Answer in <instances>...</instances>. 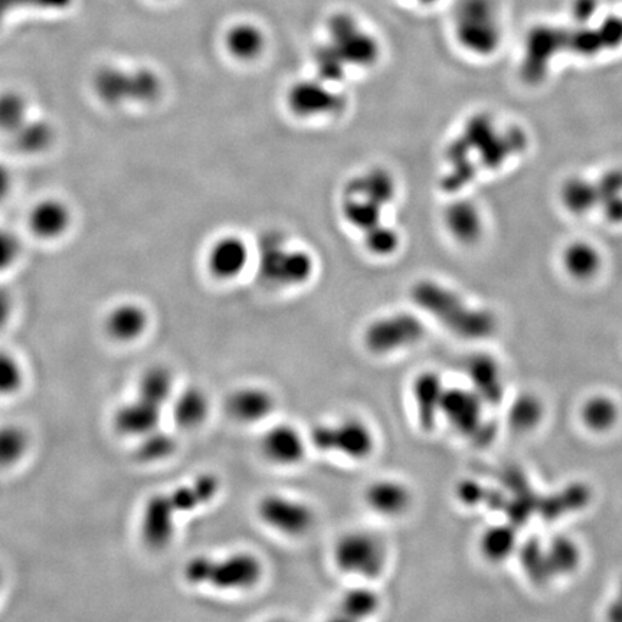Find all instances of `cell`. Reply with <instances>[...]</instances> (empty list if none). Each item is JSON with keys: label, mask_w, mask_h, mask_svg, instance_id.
<instances>
[{"label": "cell", "mask_w": 622, "mask_h": 622, "mask_svg": "<svg viewBox=\"0 0 622 622\" xmlns=\"http://www.w3.org/2000/svg\"><path fill=\"white\" fill-rule=\"evenodd\" d=\"M103 326L108 339L120 345H129L146 335L150 327V314L136 301H121L107 311Z\"/></svg>", "instance_id": "22"}, {"label": "cell", "mask_w": 622, "mask_h": 622, "mask_svg": "<svg viewBox=\"0 0 622 622\" xmlns=\"http://www.w3.org/2000/svg\"><path fill=\"white\" fill-rule=\"evenodd\" d=\"M444 225L448 234L458 244L473 245L484 232V219L481 211L467 199H458L444 211Z\"/></svg>", "instance_id": "26"}, {"label": "cell", "mask_w": 622, "mask_h": 622, "mask_svg": "<svg viewBox=\"0 0 622 622\" xmlns=\"http://www.w3.org/2000/svg\"><path fill=\"white\" fill-rule=\"evenodd\" d=\"M333 565L343 575L359 582H375L389 566V548L378 533L349 530L337 538L332 549Z\"/></svg>", "instance_id": "11"}, {"label": "cell", "mask_w": 622, "mask_h": 622, "mask_svg": "<svg viewBox=\"0 0 622 622\" xmlns=\"http://www.w3.org/2000/svg\"><path fill=\"white\" fill-rule=\"evenodd\" d=\"M411 300L419 311L435 320L450 335L466 342H483L497 330L496 314L474 306L455 288L425 278L411 288Z\"/></svg>", "instance_id": "5"}, {"label": "cell", "mask_w": 622, "mask_h": 622, "mask_svg": "<svg viewBox=\"0 0 622 622\" xmlns=\"http://www.w3.org/2000/svg\"><path fill=\"white\" fill-rule=\"evenodd\" d=\"M224 44L234 60L252 62L264 54L267 48V35L264 29L254 22H238L229 26Z\"/></svg>", "instance_id": "28"}, {"label": "cell", "mask_w": 622, "mask_h": 622, "mask_svg": "<svg viewBox=\"0 0 622 622\" xmlns=\"http://www.w3.org/2000/svg\"><path fill=\"white\" fill-rule=\"evenodd\" d=\"M307 434L311 450L353 463L369 460L378 447L375 430L365 419L353 415L319 422Z\"/></svg>", "instance_id": "10"}, {"label": "cell", "mask_w": 622, "mask_h": 622, "mask_svg": "<svg viewBox=\"0 0 622 622\" xmlns=\"http://www.w3.org/2000/svg\"><path fill=\"white\" fill-rule=\"evenodd\" d=\"M162 418V407L136 395L116 409L113 427L120 435L139 440L157 430L162 424Z\"/></svg>", "instance_id": "23"}, {"label": "cell", "mask_w": 622, "mask_h": 622, "mask_svg": "<svg viewBox=\"0 0 622 622\" xmlns=\"http://www.w3.org/2000/svg\"><path fill=\"white\" fill-rule=\"evenodd\" d=\"M265 576L260 556L250 551L228 555H196L183 566V578L193 587L219 592H248L258 587Z\"/></svg>", "instance_id": "6"}, {"label": "cell", "mask_w": 622, "mask_h": 622, "mask_svg": "<svg viewBox=\"0 0 622 622\" xmlns=\"http://www.w3.org/2000/svg\"><path fill=\"white\" fill-rule=\"evenodd\" d=\"M339 87L319 77L297 81L288 90L287 106L303 120L337 116L346 108V96Z\"/></svg>", "instance_id": "15"}, {"label": "cell", "mask_w": 622, "mask_h": 622, "mask_svg": "<svg viewBox=\"0 0 622 622\" xmlns=\"http://www.w3.org/2000/svg\"><path fill=\"white\" fill-rule=\"evenodd\" d=\"M178 392L175 373L165 365H153L140 375L137 382V396L159 405L169 407L173 396Z\"/></svg>", "instance_id": "30"}, {"label": "cell", "mask_w": 622, "mask_h": 622, "mask_svg": "<svg viewBox=\"0 0 622 622\" xmlns=\"http://www.w3.org/2000/svg\"><path fill=\"white\" fill-rule=\"evenodd\" d=\"M545 409L538 396L525 394L517 396L507 412V421L513 430L529 432L535 430L542 422Z\"/></svg>", "instance_id": "36"}, {"label": "cell", "mask_w": 622, "mask_h": 622, "mask_svg": "<svg viewBox=\"0 0 622 622\" xmlns=\"http://www.w3.org/2000/svg\"><path fill=\"white\" fill-rule=\"evenodd\" d=\"M31 448V437L18 424L0 425V468L15 467L21 463Z\"/></svg>", "instance_id": "34"}, {"label": "cell", "mask_w": 622, "mask_h": 622, "mask_svg": "<svg viewBox=\"0 0 622 622\" xmlns=\"http://www.w3.org/2000/svg\"><path fill=\"white\" fill-rule=\"evenodd\" d=\"M566 263L574 276L588 277L597 270V254L589 247H575L568 252Z\"/></svg>", "instance_id": "41"}, {"label": "cell", "mask_w": 622, "mask_h": 622, "mask_svg": "<svg viewBox=\"0 0 622 622\" xmlns=\"http://www.w3.org/2000/svg\"><path fill=\"white\" fill-rule=\"evenodd\" d=\"M173 422L182 431H195L208 421L211 399L199 386H186L173 396L170 402Z\"/></svg>", "instance_id": "25"}, {"label": "cell", "mask_w": 622, "mask_h": 622, "mask_svg": "<svg viewBox=\"0 0 622 622\" xmlns=\"http://www.w3.org/2000/svg\"><path fill=\"white\" fill-rule=\"evenodd\" d=\"M398 196L395 176L385 168H371L353 176L343 189L340 212L376 257L395 254L401 244L398 229L386 219Z\"/></svg>", "instance_id": "2"}, {"label": "cell", "mask_w": 622, "mask_h": 622, "mask_svg": "<svg viewBox=\"0 0 622 622\" xmlns=\"http://www.w3.org/2000/svg\"><path fill=\"white\" fill-rule=\"evenodd\" d=\"M401 2L407 3V5L415 6V8L430 9L437 6L438 3L443 2V0H401Z\"/></svg>", "instance_id": "45"}, {"label": "cell", "mask_w": 622, "mask_h": 622, "mask_svg": "<svg viewBox=\"0 0 622 622\" xmlns=\"http://www.w3.org/2000/svg\"><path fill=\"white\" fill-rule=\"evenodd\" d=\"M523 146L525 136L516 127L502 126L489 113L473 114L445 147L441 188L463 192L484 173L506 165Z\"/></svg>", "instance_id": "1"}, {"label": "cell", "mask_w": 622, "mask_h": 622, "mask_svg": "<svg viewBox=\"0 0 622 622\" xmlns=\"http://www.w3.org/2000/svg\"><path fill=\"white\" fill-rule=\"evenodd\" d=\"M25 383V369L21 360L6 350H0V396L18 394Z\"/></svg>", "instance_id": "37"}, {"label": "cell", "mask_w": 622, "mask_h": 622, "mask_svg": "<svg viewBox=\"0 0 622 622\" xmlns=\"http://www.w3.org/2000/svg\"><path fill=\"white\" fill-rule=\"evenodd\" d=\"M381 608V592L372 587V582H359L342 592L335 611L339 620L365 621L375 617Z\"/></svg>", "instance_id": "27"}, {"label": "cell", "mask_w": 622, "mask_h": 622, "mask_svg": "<svg viewBox=\"0 0 622 622\" xmlns=\"http://www.w3.org/2000/svg\"><path fill=\"white\" fill-rule=\"evenodd\" d=\"M486 408L470 386H450L445 392L441 422L461 438L471 441H484L489 437V422Z\"/></svg>", "instance_id": "14"}, {"label": "cell", "mask_w": 622, "mask_h": 622, "mask_svg": "<svg viewBox=\"0 0 622 622\" xmlns=\"http://www.w3.org/2000/svg\"><path fill=\"white\" fill-rule=\"evenodd\" d=\"M448 385L437 371L425 369L414 376L409 386L415 419L422 431L431 432L441 422V409Z\"/></svg>", "instance_id": "17"}, {"label": "cell", "mask_w": 622, "mask_h": 622, "mask_svg": "<svg viewBox=\"0 0 622 622\" xmlns=\"http://www.w3.org/2000/svg\"><path fill=\"white\" fill-rule=\"evenodd\" d=\"M258 277L265 286L291 290L306 286L316 270L313 255L283 234L264 235L257 250Z\"/></svg>", "instance_id": "9"}, {"label": "cell", "mask_w": 622, "mask_h": 622, "mask_svg": "<svg viewBox=\"0 0 622 622\" xmlns=\"http://www.w3.org/2000/svg\"><path fill=\"white\" fill-rule=\"evenodd\" d=\"M621 418L620 407L608 395H592L579 408V419L588 431L608 434L617 427Z\"/></svg>", "instance_id": "31"}, {"label": "cell", "mask_w": 622, "mask_h": 622, "mask_svg": "<svg viewBox=\"0 0 622 622\" xmlns=\"http://www.w3.org/2000/svg\"><path fill=\"white\" fill-rule=\"evenodd\" d=\"M74 0H0V26L9 15L22 9L29 11L61 12L67 11Z\"/></svg>", "instance_id": "38"}, {"label": "cell", "mask_w": 622, "mask_h": 622, "mask_svg": "<svg viewBox=\"0 0 622 622\" xmlns=\"http://www.w3.org/2000/svg\"><path fill=\"white\" fill-rule=\"evenodd\" d=\"M479 551L487 562L507 561L513 553L519 551L516 530L502 523L486 527L480 535Z\"/></svg>", "instance_id": "32"}, {"label": "cell", "mask_w": 622, "mask_h": 622, "mask_svg": "<svg viewBox=\"0 0 622 622\" xmlns=\"http://www.w3.org/2000/svg\"><path fill=\"white\" fill-rule=\"evenodd\" d=\"M72 209L60 198H45L32 206L28 227L42 241H57L71 229Z\"/></svg>", "instance_id": "24"}, {"label": "cell", "mask_w": 622, "mask_h": 622, "mask_svg": "<svg viewBox=\"0 0 622 622\" xmlns=\"http://www.w3.org/2000/svg\"><path fill=\"white\" fill-rule=\"evenodd\" d=\"M13 188V175L12 170L5 162L0 160V202L5 201L8 198L9 193Z\"/></svg>", "instance_id": "44"}, {"label": "cell", "mask_w": 622, "mask_h": 622, "mask_svg": "<svg viewBox=\"0 0 622 622\" xmlns=\"http://www.w3.org/2000/svg\"><path fill=\"white\" fill-rule=\"evenodd\" d=\"M414 493L402 480L382 477L373 480L363 491V502L382 519H402L414 506Z\"/></svg>", "instance_id": "19"}, {"label": "cell", "mask_w": 622, "mask_h": 622, "mask_svg": "<svg viewBox=\"0 0 622 622\" xmlns=\"http://www.w3.org/2000/svg\"><path fill=\"white\" fill-rule=\"evenodd\" d=\"M468 385L483 399L487 407L499 405L504 398V376L502 365L493 355L476 352L464 363Z\"/></svg>", "instance_id": "21"}, {"label": "cell", "mask_w": 622, "mask_h": 622, "mask_svg": "<svg viewBox=\"0 0 622 622\" xmlns=\"http://www.w3.org/2000/svg\"><path fill=\"white\" fill-rule=\"evenodd\" d=\"M455 494H457V499L464 506H479L486 499L484 487H481L479 483L473 480L461 481L457 486V493Z\"/></svg>", "instance_id": "42"}, {"label": "cell", "mask_w": 622, "mask_h": 622, "mask_svg": "<svg viewBox=\"0 0 622 622\" xmlns=\"http://www.w3.org/2000/svg\"><path fill=\"white\" fill-rule=\"evenodd\" d=\"M22 254V244L12 229L0 225V273L11 270Z\"/></svg>", "instance_id": "40"}, {"label": "cell", "mask_w": 622, "mask_h": 622, "mask_svg": "<svg viewBox=\"0 0 622 622\" xmlns=\"http://www.w3.org/2000/svg\"><path fill=\"white\" fill-rule=\"evenodd\" d=\"M427 336V324L415 311H392L366 324L363 347L373 356L388 358L414 349Z\"/></svg>", "instance_id": "12"}, {"label": "cell", "mask_w": 622, "mask_h": 622, "mask_svg": "<svg viewBox=\"0 0 622 622\" xmlns=\"http://www.w3.org/2000/svg\"><path fill=\"white\" fill-rule=\"evenodd\" d=\"M578 549L572 540L558 539L552 543L551 548L546 551L549 566L553 571L571 572L578 565Z\"/></svg>", "instance_id": "39"}, {"label": "cell", "mask_w": 622, "mask_h": 622, "mask_svg": "<svg viewBox=\"0 0 622 622\" xmlns=\"http://www.w3.org/2000/svg\"><path fill=\"white\" fill-rule=\"evenodd\" d=\"M450 28L458 48L476 58L491 57L503 41L499 0H455Z\"/></svg>", "instance_id": "7"}, {"label": "cell", "mask_w": 622, "mask_h": 622, "mask_svg": "<svg viewBox=\"0 0 622 622\" xmlns=\"http://www.w3.org/2000/svg\"><path fill=\"white\" fill-rule=\"evenodd\" d=\"M225 412L237 424L251 427L264 424L277 409V396L261 385H241L225 399Z\"/></svg>", "instance_id": "18"}, {"label": "cell", "mask_w": 622, "mask_h": 622, "mask_svg": "<svg viewBox=\"0 0 622 622\" xmlns=\"http://www.w3.org/2000/svg\"><path fill=\"white\" fill-rule=\"evenodd\" d=\"M222 483L216 474H199L175 489L152 494L140 515V539L150 551L168 548L178 532L180 517L191 515L214 503Z\"/></svg>", "instance_id": "4"}, {"label": "cell", "mask_w": 622, "mask_h": 622, "mask_svg": "<svg viewBox=\"0 0 622 622\" xmlns=\"http://www.w3.org/2000/svg\"><path fill=\"white\" fill-rule=\"evenodd\" d=\"M91 88L106 107L147 106L162 97L163 80L153 68L104 65L94 72Z\"/></svg>", "instance_id": "8"}, {"label": "cell", "mask_w": 622, "mask_h": 622, "mask_svg": "<svg viewBox=\"0 0 622 622\" xmlns=\"http://www.w3.org/2000/svg\"><path fill=\"white\" fill-rule=\"evenodd\" d=\"M32 116L31 103L24 93L15 90L0 93V132L11 136Z\"/></svg>", "instance_id": "33"}, {"label": "cell", "mask_w": 622, "mask_h": 622, "mask_svg": "<svg viewBox=\"0 0 622 622\" xmlns=\"http://www.w3.org/2000/svg\"><path fill=\"white\" fill-rule=\"evenodd\" d=\"M13 314V297L11 291L0 286V330L5 329L11 322Z\"/></svg>", "instance_id": "43"}, {"label": "cell", "mask_w": 622, "mask_h": 622, "mask_svg": "<svg viewBox=\"0 0 622 622\" xmlns=\"http://www.w3.org/2000/svg\"><path fill=\"white\" fill-rule=\"evenodd\" d=\"M13 147L24 155H41L54 146L57 129L54 124L42 117L32 116L24 126L11 134Z\"/></svg>", "instance_id": "29"}, {"label": "cell", "mask_w": 622, "mask_h": 622, "mask_svg": "<svg viewBox=\"0 0 622 622\" xmlns=\"http://www.w3.org/2000/svg\"><path fill=\"white\" fill-rule=\"evenodd\" d=\"M255 513L265 527L287 539L306 538L317 522L316 512L309 503L283 493L264 494Z\"/></svg>", "instance_id": "13"}, {"label": "cell", "mask_w": 622, "mask_h": 622, "mask_svg": "<svg viewBox=\"0 0 622 622\" xmlns=\"http://www.w3.org/2000/svg\"><path fill=\"white\" fill-rule=\"evenodd\" d=\"M176 450L178 440L175 435L159 427L137 440L136 455L142 463H160L172 457Z\"/></svg>", "instance_id": "35"}, {"label": "cell", "mask_w": 622, "mask_h": 622, "mask_svg": "<svg viewBox=\"0 0 622 622\" xmlns=\"http://www.w3.org/2000/svg\"><path fill=\"white\" fill-rule=\"evenodd\" d=\"M258 444L264 460L280 468L300 466L311 450L309 434L288 422L265 428Z\"/></svg>", "instance_id": "16"}, {"label": "cell", "mask_w": 622, "mask_h": 622, "mask_svg": "<svg viewBox=\"0 0 622 622\" xmlns=\"http://www.w3.org/2000/svg\"><path fill=\"white\" fill-rule=\"evenodd\" d=\"M382 57L379 36L358 15L333 12L313 52L316 77L340 85L353 72L371 70Z\"/></svg>", "instance_id": "3"}, {"label": "cell", "mask_w": 622, "mask_h": 622, "mask_svg": "<svg viewBox=\"0 0 622 622\" xmlns=\"http://www.w3.org/2000/svg\"><path fill=\"white\" fill-rule=\"evenodd\" d=\"M3 581H5V578H3L2 568H0V591H2L3 588Z\"/></svg>", "instance_id": "46"}, {"label": "cell", "mask_w": 622, "mask_h": 622, "mask_svg": "<svg viewBox=\"0 0 622 622\" xmlns=\"http://www.w3.org/2000/svg\"><path fill=\"white\" fill-rule=\"evenodd\" d=\"M252 258L250 245L238 235H222L212 242L206 254V268L219 281H232L241 276Z\"/></svg>", "instance_id": "20"}]
</instances>
